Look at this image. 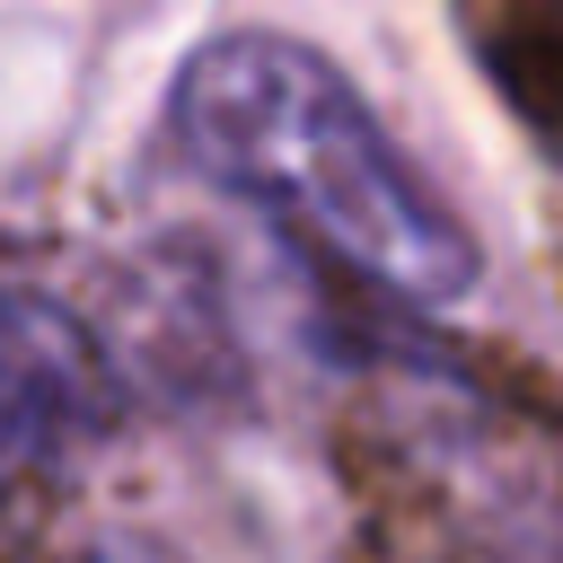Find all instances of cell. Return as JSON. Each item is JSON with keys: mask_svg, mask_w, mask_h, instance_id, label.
Masks as SVG:
<instances>
[{"mask_svg": "<svg viewBox=\"0 0 563 563\" xmlns=\"http://www.w3.org/2000/svg\"><path fill=\"white\" fill-rule=\"evenodd\" d=\"M167 123L220 194L255 202L361 290L413 308H449L475 290L466 220L422 185V167L387 141V123L325 53L264 26L211 35L176 70Z\"/></svg>", "mask_w": 563, "mask_h": 563, "instance_id": "obj_1", "label": "cell"}, {"mask_svg": "<svg viewBox=\"0 0 563 563\" xmlns=\"http://www.w3.org/2000/svg\"><path fill=\"white\" fill-rule=\"evenodd\" d=\"M106 422H114V369L97 334L44 290H0V493L53 475Z\"/></svg>", "mask_w": 563, "mask_h": 563, "instance_id": "obj_2", "label": "cell"}]
</instances>
